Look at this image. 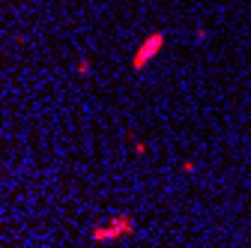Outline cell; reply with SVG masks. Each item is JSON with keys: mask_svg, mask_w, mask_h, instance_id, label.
I'll use <instances>...</instances> for the list:
<instances>
[{"mask_svg": "<svg viewBox=\"0 0 251 248\" xmlns=\"http://www.w3.org/2000/svg\"><path fill=\"white\" fill-rule=\"evenodd\" d=\"M132 233H135L132 219H129V215H117V219H111L105 227H96L90 236H93V242H117V239L132 236Z\"/></svg>", "mask_w": 251, "mask_h": 248, "instance_id": "1", "label": "cell"}, {"mask_svg": "<svg viewBox=\"0 0 251 248\" xmlns=\"http://www.w3.org/2000/svg\"><path fill=\"white\" fill-rule=\"evenodd\" d=\"M162 48H165V33H150V36L138 45V51H135V57H132V69H135V72L147 69V63L159 57Z\"/></svg>", "mask_w": 251, "mask_h": 248, "instance_id": "2", "label": "cell"}, {"mask_svg": "<svg viewBox=\"0 0 251 248\" xmlns=\"http://www.w3.org/2000/svg\"><path fill=\"white\" fill-rule=\"evenodd\" d=\"M78 72H81V75H87V72H90V63H87V60H81V63H78Z\"/></svg>", "mask_w": 251, "mask_h": 248, "instance_id": "3", "label": "cell"}]
</instances>
